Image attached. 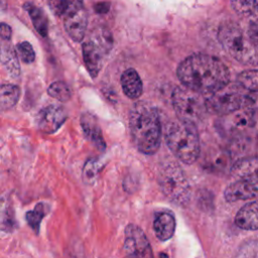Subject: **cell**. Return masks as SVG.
Listing matches in <instances>:
<instances>
[{"label":"cell","instance_id":"cell-24","mask_svg":"<svg viewBox=\"0 0 258 258\" xmlns=\"http://www.w3.org/2000/svg\"><path fill=\"white\" fill-rule=\"evenodd\" d=\"M47 2L53 14L62 18L66 15L84 7L83 0H47Z\"/></svg>","mask_w":258,"mask_h":258},{"label":"cell","instance_id":"cell-13","mask_svg":"<svg viewBox=\"0 0 258 258\" xmlns=\"http://www.w3.org/2000/svg\"><path fill=\"white\" fill-rule=\"evenodd\" d=\"M88 25V14L84 7L66 15L63 17V26L69 36L80 42L84 39Z\"/></svg>","mask_w":258,"mask_h":258},{"label":"cell","instance_id":"cell-7","mask_svg":"<svg viewBox=\"0 0 258 258\" xmlns=\"http://www.w3.org/2000/svg\"><path fill=\"white\" fill-rule=\"evenodd\" d=\"M171 100L177 119L196 126L206 118L209 112L206 97L184 86L173 90Z\"/></svg>","mask_w":258,"mask_h":258},{"label":"cell","instance_id":"cell-19","mask_svg":"<svg viewBox=\"0 0 258 258\" xmlns=\"http://www.w3.org/2000/svg\"><path fill=\"white\" fill-rule=\"evenodd\" d=\"M153 230L160 241L169 240L175 231V219L172 213L167 211L157 213L153 222Z\"/></svg>","mask_w":258,"mask_h":258},{"label":"cell","instance_id":"cell-15","mask_svg":"<svg viewBox=\"0 0 258 258\" xmlns=\"http://www.w3.org/2000/svg\"><path fill=\"white\" fill-rule=\"evenodd\" d=\"M17 226L11 195L2 192L0 194V231L12 233L16 230Z\"/></svg>","mask_w":258,"mask_h":258},{"label":"cell","instance_id":"cell-11","mask_svg":"<svg viewBox=\"0 0 258 258\" xmlns=\"http://www.w3.org/2000/svg\"><path fill=\"white\" fill-rule=\"evenodd\" d=\"M67 119V110L62 106L51 104L37 113L35 123L39 131L45 134H52L62 126Z\"/></svg>","mask_w":258,"mask_h":258},{"label":"cell","instance_id":"cell-10","mask_svg":"<svg viewBox=\"0 0 258 258\" xmlns=\"http://www.w3.org/2000/svg\"><path fill=\"white\" fill-rule=\"evenodd\" d=\"M124 251L127 256L133 258L153 257L150 243L141 228L135 224H129L124 231Z\"/></svg>","mask_w":258,"mask_h":258},{"label":"cell","instance_id":"cell-31","mask_svg":"<svg viewBox=\"0 0 258 258\" xmlns=\"http://www.w3.org/2000/svg\"><path fill=\"white\" fill-rule=\"evenodd\" d=\"M236 255L238 257H258V240L245 242Z\"/></svg>","mask_w":258,"mask_h":258},{"label":"cell","instance_id":"cell-29","mask_svg":"<svg viewBox=\"0 0 258 258\" xmlns=\"http://www.w3.org/2000/svg\"><path fill=\"white\" fill-rule=\"evenodd\" d=\"M47 94L59 102H68L72 97L70 87L62 81H56L50 84L47 88Z\"/></svg>","mask_w":258,"mask_h":258},{"label":"cell","instance_id":"cell-23","mask_svg":"<svg viewBox=\"0 0 258 258\" xmlns=\"http://www.w3.org/2000/svg\"><path fill=\"white\" fill-rule=\"evenodd\" d=\"M234 11L249 22L258 19V3L256 0H231Z\"/></svg>","mask_w":258,"mask_h":258},{"label":"cell","instance_id":"cell-35","mask_svg":"<svg viewBox=\"0 0 258 258\" xmlns=\"http://www.w3.org/2000/svg\"><path fill=\"white\" fill-rule=\"evenodd\" d=\"M256 1H257V3H258V0H256Z\"/></svg>","mask_w":258,"mask_h":258},{"label":"cell","instance_id":"cell-32","mask_svg":"<svg viewBox=\"0 0 258 258\" xmlns=\"http://www.w3.org/2000/svg\"><path fill=\"white\" fill-rule=\"evenodd\" d=\"M247 34L250 37V39L258 45V19L249 22Z\"/></svg>","mask_w":258,"mask_h":258},{"label":"cell","instance_id":"cell-18","mask_svg":"<svg viewBox=\"0 0 258 258\" xmlns=\"http://www.w3.org/2000/svg\"><path fill=\"white\" fill-rule=\"evenodd\" d=\"M231 174L237 179L258 181V156L246 157L236 161L231 167Z\"/></svg>","mask_w":258,"mask_h":258},{"label":"cell","instance_id":"cell-9","mask_svg":"<svg viewBox=\"0 0 258 258\" xmlns=\"http://www.w3.org/2000/svg\"><path fill=\"white\" fill-rule=\"evenodd\" d=\"M257 119L258 110L254 104L222 116L219 120L218 129L227 136H238L253 128Z\"/></svg>","mask_w":258,"mask_h":258},{"label":"cell","instance_id":"cell-3","mask_svg":"<svg viewBox=\"0 0 258 258\" xmlns=\"http://www.w3.org/2000/svg\"><path fill=\"white\" fill-rule=\"evenodd\" d=\"M165 141L173 155L185 164L194 163L201 152L197 126L179 119L166 126Z\"/></svg>","mask_w":258,"mask_h":258},{"label":"cell","instance_id":"cell-26","mask_svg":"<svg viewBox=\"0 0 258 258\" xmlns=\"http://www.w3.org/2000/svg\"><path fill=\"white\" fill-rule=\"evenodd\" d=\"M229 153L223 150H214L209 153L208 157H205V167L213 170H223L229 164Z\"/></svg>","mask_w":258,"mask_h":258},{"label":"cell","instance_id":"cell-21","mask_svg":"<svg viewBox=\"0 0 258 258\" xmlns=\"http://www.w3.org/2000/svg\"><path fill=\"white\" fill-rule=\"evenodd\" d=\"M20 88L13 84L0 85V111L12 109L19 101Z\"/></svg>","mask_w":258,"mask_h":258},{"label":"cell","instance_id":"cell-14","mask_svg":"<svg viewBox=\"0 0 258 258\" xmlns=\"http://www.w3.org/2000/svg\"><path fill=\"white\" fill-rule=\"evenodd\" d=\"M81 127L85 137L100 151H105L106 142L103 138L101 127L94 115L91 113H83L80 119Z\"/></svg>","mask_w":258,"mask_h":258},{"label":"cell","instance_id":"cell-30","mask_svg":"<svg viewBox=\"0 0 258 258\" xmlns=\"http://www.w3.org/2000/svg\"><path fill=\"white\" fill-rule=\"evenodd\" d=\"M16 51L21 60L25 63H31L35 59V52L32 45L28 41H21L16 44Z\"/></svg>","mask_w":258,"mask_h":258},{"label":"cell","instance_id":"cell-6","mask_svg":"<svg viewBox=\"0 0 258 258\" xmlns=\"http://www.w3.org/2000/svg\"><path fill=\"white\" fill-rule=\"evenodd\" d=\"M208 111L220 116L233 113L255 104V100L247 90L237 84H228L206 98Z\"/></svg>","mask_w":258,"mask_h":258},{"label":"cell","instance_id":"cell-34","mask_svg":"<svg viewBox=\"0 0 258 258\" xmlns=\"http://www.w3.org/2000/svg\"><path fill=\"white\" fill-rule=\"evenodd\" d=\"M109 9V5L108 3H98L96 6H95V10L98 12V13H105L107 12Z\"/></svg>","mask_w":258,"mask_h":258},{"label":"cell","instance_id":"cell-8","mask_svg":"<svg viewBox=\"0 0 258 258\" xmlns=\"http://www.w3.org/2000/svg\"><path fill=\"white\" fill-rule=\"evenodd\" d=\"M112 36L109 31L100 28L94 32V35L83 43V59L90 76L95 79L102 68L103 55L107 53L112 46Z\"/></svg>","mask_w":258,"mask_h":258},{"label":"cell","instance_id":"cell-4","mask_svg":"<svg viewBox=\"0 0 258 258\" xmlns=\"http://www.w3.org/2000/svg\"><path fill=\"white\" fill-rule=\"evenodd\" d=\"M223 48L237 61L246 66L258 64V45L235 22L223 23L218 31Z\"/></svg>","mask_w":258,"mask_h":258},{"label":"cell","instance_id":"cell-12","mask_svg":"<svg viewBox=\"0 0 258 258\" xmlns=\"http://www.w3.org/2000/svg\"><path fill=\"white\" fill-rule=\"evenodd\" d=\"M224 197L228 202L246 201L258 198V181L237 179L226 187Z\"/></svg>","mask_w":258,"mask_h":258},{"label":"cell","instance_id":"cell-27","mask_svg":"<svg viewBox=\"0 0 258 258\" xmlns=\"http://www.w3.org/2000/svg\"><path fill=\"white\" fill-rule=\"evenodd\" d=\"M45 214H46V207L43 203H38L33 210L28 211L25 214V220L27 224L34 231L36 235L39 233L40 224Z\"/></svg>","mask_w":258,"mask_h":258},{"label":"cell","instance_id":"cell-16","mask_svg":"<svg viewBox=\"0 0 258 258\" xmlns=\"http://www.w3.org/2000/svg\"><path fill=\"white\" fill-rule=\"evenodd\" d=\"M0 62L12 78H18L20 75V63L16 48L10 40L2 39L0 41Z\"/></svg>","mask_w":258,"mask_h":258},{"label":"cell","instance_id":"cell-2","mask_svg":"<svg viewBox=\"0 0 258 258\" xmlns=\"http://www.w3.org/2000/svg\"><path fill=\"white\" fill-rule=\"evenodd\" d=\"M131 139L143 154H154L161 143V123L157 109L147 101L136 102L129 112Z\"/></svg>","mask_w":258,"mask_h":258},{"label":"cell","instance_id":"cell-5","mask_svg":"<svg viewBox=\"0 0 258 258\" xmlns=\"http://www.w3.org/2000/svg\"><path fill=\"white\" fill-rule=\"evenodd\" d=\"M157 182L163 195L171 203L182 207L188 203L190 185L176 162L165 161L160 164L157 170Z\"/></svg>","mask_w":258,"mask_h":258},{"label":"cell","instance_id":"cell-25","mask_svg":"<svg viewBox=\"0 0 258 258\" xmlns=\"http://www.w3.org/2000/svg\"><path fill=\"white\" fill-rule=\"evenodd\" d=\"M103 167H104V163L100 158L98 157L89 158L83 167V172H82L83 181L88 185L94 184L97 181Z\"/></svg>","mask_w":258,"mask_h":258},{"label":"cell","instance_id":"cell-20","mask_svg":"<svg viewBox=\"0 0 258 258\" xmlns=\"http://www.w3.org/2000/svg\"><path fill=\"white\" fill-rule=\"evenodd\" d=\"M121 86L129 99H138L143 92L142 81L136 70L129 68L121 76Z\"/></svg>","mask_w":258,"mask_h":258},{"label":"cell","instance_id":"cell-22","mask_svg":"<svg viewBox=\"0 0 258 258\" xmlns=\"http://www.w3.org/2000/svg\"><path fill=\"white\" fill-rule=\"evenodd\" d=\"M23 8L27 11L28 15L30 16L35 30L41 36L45 37L48 32V21L44 12L40 8L29 2H26L23 5Z\"/></svg>","mask_w":258,"mask_h":258},{"label":"cell","instance_id":"cell-33","mask_svg":"<svg viewBox=\"0 0 258 258\" xmlns=\"http://www.w3.org/2000/svg\"><path fill=\"white\" fill-rule=\"evenodd\" d=\"M11 34H12L11 27L8 24H6V23L1 22L0 23V37H1V39L10 40Z\"/></svg>","mask_w":258,"mask_h":258},{"label":"cell","instance_id":"cell-17","mask_svg":"<svg viewBox=\"0 0 258 258\" xmlns=\"http://www.w3.org/2000/svg\"><path fill=\"white\" fill-rule=\"evenodd\" d=\"M235 224L242 230H258V200L246 204L238 211Z\"/></svg>","mask_w":258,"mask_h":258},{"label":"cell","instance_id":"cell-1","mask_svg":"<svg viewBox=\"0 0 258 258\" xmlns=\"http://www.w3.org/2000/svg\"><path fill=\"white\" fill-rule=\"evenodd\" d=\"M176 75L182 86L203 95L215 93L230 83L227 66L206 53L188 55L178 64Z\"/></svg>","mask_w":258,"mask_h":258},{"label":"cell","instance_id":"cell-28","mask_svg":"<svg viewBox=\"0 0 258 258\" xmlns=\"http://www.w3.org/2000/svg\"><path fill=\"white\" fill-rule=\"evenodd\" d=\"M237 83L248 92L258 93V70H247L240 73Z\"/></svg>","mask_w":258,"mask_h":258}]
</instances>
